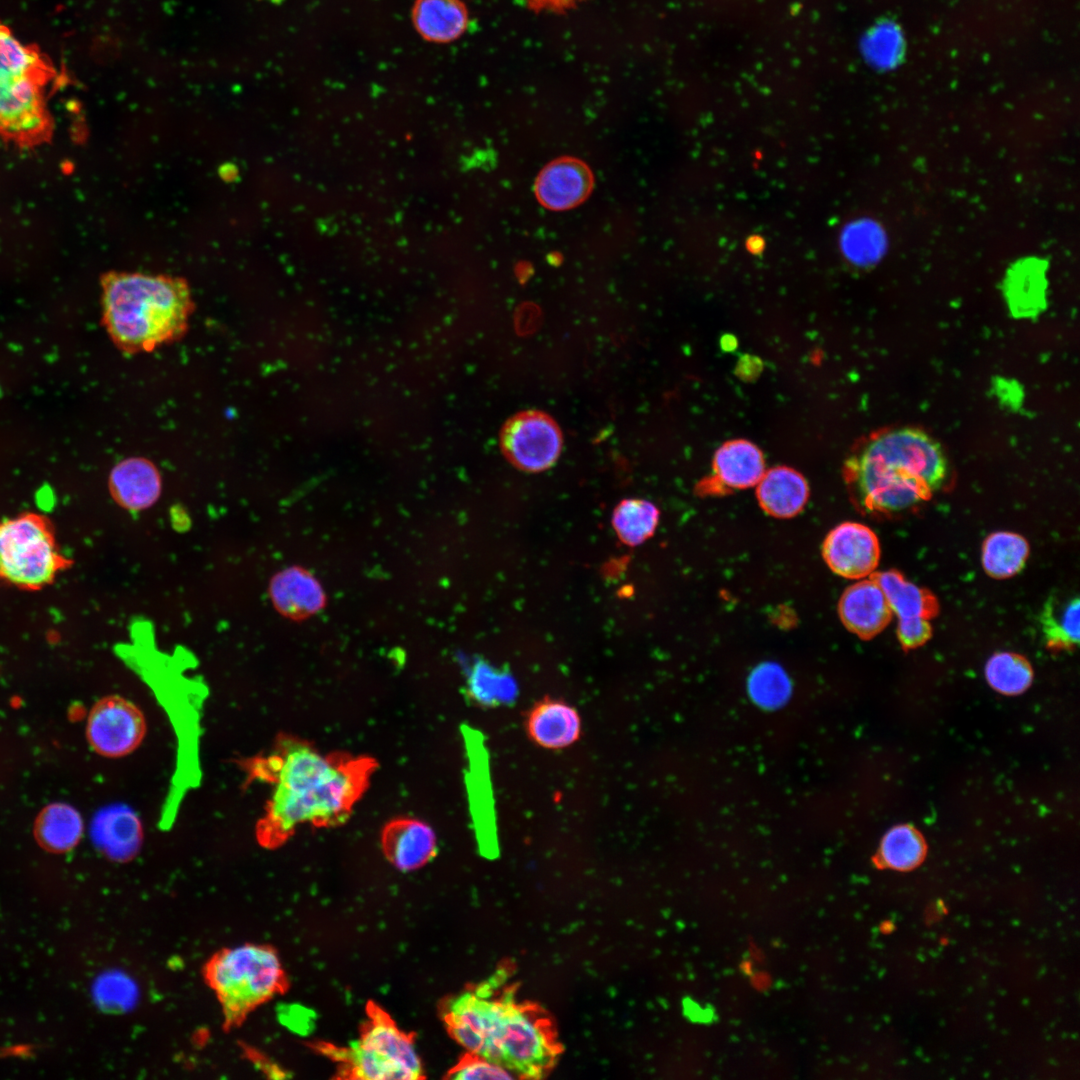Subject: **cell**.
<instances>
[{"label":"cell","mask_w":1080,"mask_h":1080,"mask_svg":"<svg viewBox=\"0 0 1080 1080\" xmlns=\"http://www.w3.org/2000/svg\"><path fill=\"white\" fill-rule=\"evenodd\" d=\"M247 782L271 786L256 823L258 843L273 849L304 825L343 823L365 791L376 764L363 757L324 754L304 740L280 736L272 750L242 760Z\"/></svg>","instance_id":"cell-1"},{"label":"cell","mask_w":1080,"mask_h":1080,"mask_svg":"<svg viewBox=\"0 0 1080 1080\" xmlns=\"http://www.w3.org/2000/svg\"><path fill=\"white\" fill-rule=\"evenodd\" d=\"M487 979L447 1001L442 1015L452 1038L469 1054L497 1063L516 1078H543L560 1054L549 1019L521 1003L512 987Z\"/></svg>","instance_id":"cell-2"},{"label":"cell","mask_w":1080,"mask_h":1080,"mask_svg":"<svg viewBox=\"0 0 1080 1080\" xmlns=\"http://www.w3.org/2000/svg\"><path fill=\"white\" fill-rule=\"evenodd\" d=\"M845 479L856 503L890 513L928 500L948 475L940 444L916 428H898L867 440L847 460Z\"/></svg>","instance_id":"cell-3"},{"label":"cell","mask_w":1080,"mask_h":1080,"mask_svg":"<svg viewBox=\"0 0 1080 1080\" xmlns=\"http://www.w3.org/2000/svg\"><path fill=\"white\" fill-rule=\"evenodd\" d=\"M101 284L104 325L120 348L152 349L183 332L191 309L183 280L111 272Z\"/></svg>","instance_id":"cell-4"},{"label":"cell","mask_w":1080,"mask_h":1080,"mask_svg":"<svg viewBox=\"0 0 1080 1080\" xmlns=\"http://www.w3.org/2000/svg\"><path fill=\"white\" fill-rule=\"evenodd\" d=\"M57 70L41 50L0 21V137L31 149L48 143L54 121L48 98Z\"/></svg>","instance_id":"cell-5"},{"label":"cell","mask_w":1080,"mask_h":1080,"mask_svg":"<svg viewBox=\"0 0 1080 1080\" xmlns=\"http://www.w3.org/2000/svg\"><path fill=\"white\" fill-rule=\"evenodd\" d=\"M204 974L222 1006L225 1024L232 1027L287 984L277 953L266 945L245 944L217 952Z\"/></svg>","instance_id":"cell-6"},{"label":"cell","mask_w":1080,"mask_h":1080,"mask_svg":"<svg viewBox=\"0 0 1080 1080\" xmlns=\"http://www.w3.org/2000/svg\"><path fill=\"white\" fill-rule=\"evenodd\" d=\"M368 1019L358 1039L345 1048L323 1047L342 1063L345 1078L365 1080H415L424 1070L411 1035L402 1031L376 1004L368 1006Z\"/></svg>","instance_id":"cell-7"},{"label":"cell","mask_w":1080,"mask_h":1080,"mask_svg":"<svg viewBox=\"0 0 1080 1080\" xmlns=\"http://www.w3.org/2000/svg\"><path fill=\"white\" fill-rule=\"evenodd\" d=\"M71 565L44 515L27 512L0 519V581L39 590Z\"/></svg>","instance_id":"cell-8"},{"label":"cell","mask_w":1080,"mask_h":1080,"mask_svg":"<svg viewBox=\"0 0 1080 1080\" xmlns=\"http://www.w3.org/2000/svg\"><path fill=\"white\" fill-rule=\"evenodd\" d=\"M500 444L505 457L515 467L539 472L551 467L558 459L562 434L549 415L528 410L506 421L500 433Z\"/></svg>","instance_id":"cell-9"},{"label":"cell","mask_w":1080,"mask_h":1080,"mask_svg":"<svg viewBox=\"0 0 1080 1080\" xmlns=\"http://www.w3.org/2000/svg\"><path fill=\"white\" fill-rule=\"evenodd\" d=\"M146 734L142 711L121 696H107L91 708L86 725L92 749L105 757H122L133 752Z\"/></svg>","instance_id":"cell-10"},{"label":"cell","mask_w":1080,"mask_h":1080,"mask_svg":"<svg viewBox=\"0 0 1080 1080\" xmlns=\"http://www.w3.org/2000/svg\"><path fill=\"white\" fill-rule=\"evenodd\" d=\"M873 579L898 617L897 637L901 645L914 649L926 643L932 635L929 620L936 614L935 598L895 570L878 573Z\"/></svg>","instance_id":"cell-11"},{"label":"cell","mask_w":1080,"mask_h":1080,"mask_svg":"<svg viewBox=\"0 0 1080 1080\" xmlns=\"http://www.w3.org/2000/svg\"><path fill=\"white\" fill-rule=\"evenodd\" d=\"M822 553L826 564L835 574L848 579H862L876 569L880 544L868 526L844 522L828 533Z\"/></svg>","instance_id":"cell-12"},{"label":"cell","mask_w":1080,"mask_h":1080,"mask_svg":"<svg viewBox=\"0 0 1080 1080\" xmlns=\"http://www.w3.org/2000/svg\"><path fill=\"white\" fill-rule=\"evenodd\" d=\"M592 187L593 175L586 163L574 157H561L538 174L535 194L545 208L563 211L580 205Z\"/></svg>","instance_id":"cell-13"},{"label":"cell","mask_w":1080,"mask_h":1080,"mask_svg":"<svg viewBox=\"0 0 1080 1080\" xmlns=\"http://www.w3.org/2000/svg\"><path fill=\"white\" fill-rule=\"evenodd\" d=\"M838 611L844 626L861 639L873 638L883 631L893 614L874 579L849 586L840 597Z\"/></svg>","instance_id":"cell-14"},{"label":"cell","mask_w":1080,"mask_h":1080,"mask_svg":"<svg viewBox=\"0 0 1080 1080\" xmlns=\"http://www.w3.org/2000/svg\"><path fill=\"white\" fill-rule=\"evenodd\" d=\"M382 846L390 863L402 872L427 864L436 854L437 839L432 828L414 818L396 819L382 833Z\"/></svg>","instance_id":"cell-15"},{"label":"cell","mask_w":1080,"mask_h":1080,"mask_svg":"<svg viewBox=\"0 0 1080 1080\" xmlns=\"http://www.w3.org/2000/svg\"><path fill=\"white\" fill-rule=\"evenodd\" d=\"M526 730L537 745L557 750L574 744L580 738L582 723L573 706L561 700L545 698L528 712Z\"/></svg>","instance_id":"cell-16"},{"label":"cell","mask_w":1080,"mask_h":1080,"mask_svg":"<svg viewBox=\"0 0 1080 1080\" xmlns=\"http://www.w3.org/2000/svg\"><path fill=\"white\" fill-rule=\"evenodd\" d=\"M91 833L98 849L118 861L134 857L143 839L139 818L123 805L101 810L92 822Z\"/></svg>","instance_id":"cell-17"},{"label":"cell","mask_w":1080,"mask_h":1080,"mask_svg":"<svg viewBox=\"0 0 1080 1080\" xmlns=\"http://www.w3.org/2000/svg\"><path fill=\"white\" fill-rule=\"evenodd\" d=\"M109 487L119 505L129 510H142L156 502L161 482L153 464L142 458H130L113 468Z\"/></svg>","instance_id":"cell-18"},{"label":"cell","mask_w":1080,"mask_h":1080,"mask_svg":"<svg viewBox=\"0 0 1080 1080\" xmlns=\"http://www.w3.org/2000/svg\"><path fill=\"white\" fill-rule=\"evenodd\" d=\"M756 495L766 513L777 518H790L806 505L809 488L798 471L779 466L764 472L757 484Z\"/></svg>","instance_id":"cell-19"},{"label":"cell","mask_w":1080,"mask_h":1080,"mask_svg":"<svg viewBox=\"0 0 1080 1080\" xmlns=\"http://www.w3.org/2000/svg\"><path fill=\"white\" fill-rule=\"evenodd\" d=\"M713 472V482L720 488H750L765 472L764 458L759 448L747 440L728 441L714 455Z\"/></svg>","instance_id":"cell-20"},{"label":"cell","mask_w":1080,"mask_h":1080,"mask_svg":"<svg viewBox=\"0 0 1080 1080\" xmlns=\"http://www.w3.org/2000/svg\"><path fill=\"white\" fill-rule=\"evenodd\" d=\"M417 32L435 43H449L467 29L469 16L460 0H417L412 10Z\"/></svg>","instance_id":"cell-21"},{"label":"cell","mask_w":1080,"mask_h":1080,"mask_svg":"<svg viewBox=\"0 0 1080 1080\" xmlns=\"http://www.w3.org/2000/svg\"><path fill=\"white\" fill-rule=\"evenodd\" d=\"M84 830L80 813L71 805L55 802L45 806L37 815L33 834L47 851L63 853L74 848Z\"/></svg>","instance_id":"cell-22"},{"label":"cell","mask_w":1080,"mask_h":1080,"mask_svg":"<svg viewBox=\"0 0 1080 1080\" xmlns=\"http://www.w3.org/2000/svg\"><path fill=\"white\" fill-rule=\"evenodd\" d=\"M1079 597L1051 596L1041 613L1040 626L1049 648L1071 650L1079 643Z\"/></svg>","instance_id":"cell-23"},{"label":"cell","mask_w":1080,"mask_h":1080,"mask_svg":"<svg viewBox=\"0 0 1080 1080\" xmlns=\"http://www.w3.org/2000/svg\"><path fill=\"white\" fill-rule=\"evenodd\" d=\"M1028 555L1029 545L1023 536L1013 532L998 531L985 539L981 560L989 576L1006 579L1023 569Z\"/></svg>","instance_id":"cell-24"},{"label":"cell","mask_w":1080,"mask_h":1080,"mask_svg":"<svg viewBox=\"0 0 1080 1080\" xmlns=\"http://www.w3.org/2000/svg\"><path fill=\"white\" fill-rule=\"evenodd\" d=\"M926 856L922 835L910 825L891 828L882 838L877 855L880 867L909 871L919 866Z\"/></svg>","instance_id":"cell-25"},{"label":"cell","mask_w":1080,"mask_h":1080,"mask_svg":"<svg viewBox=\"0 0 1080 1080\" xmlns=\"http://www.w3.org/2000/svg\"><path fill=\"white\" fill-rule=\"evenodd\" d=\"M746 690L750 700L764 710L784 706L792 695V681L786 670L776 662H762L749 673Z\"/></svg>","instance_id":"cell-26"},{"label":"cell","mask_w":1080,"mask_h":1080,"mask_svg":"<svg viewBox=\"0 0 1080 1080\" xmlns=\"http://www.w3.org/2000/svg\"><path fill=\"white\" fill-rule=\"evenodd\" d=\"M466 744L468 748V754L470 757V772L468 778L472 780L477 787L470 784V793H477V796L471 797L472 814L474 818V824L479 839L481 851L487 857L495 856V840L491 837L490 831V817L489 816V802L487 800V788L483 785L487 781L483 776L485 771L483 768L482 754L479 751V746L476 745L475 735L472 731L465 729L464 733Z\"/></svg>","instance_id":"cell-27"},{"label":"cell","mask_w":1080,"mask_h":1080,"mask_svg":"<svg viewBox=\"0 0 1080 1080\" xmlns=\"http://www.w3.org/2000/svg\"><path fill=\"white\" fill-rule=\"evenodd\" d=\"M659 510L643 499H625L614 509L612 525L619 539L636 546L650 538L658 525Z\"/></svg>","instance_id":"cell-28"},{"label":"cell","mask_w":1080,"mask_h":1080,"mask_svg":"<svg viewBox=\"0 0 1080 1080\" xmlns=\"http://www.w3.org/2000/svg\"><path fill=\"white\" fill-rule=\"evenodd\" d=\"M274 604L284 614L300 616L310 612L318 603V593L311 579L298 570H286L271 583Z\"/></svg>","instance_id":"cell-29"},{"label":"cell","mask_w":1080,"mask_h":1080,"mask_svg":"<svg viewBox=\"0 0 1080 1080\" xmlns=\"http://www.w3.org/2000/svg\"><path fill=\"white\" fill-rule=\"evenodd\" d=\"M985 677L999 693L1017 695L1031 685L1033 671L1025 657L1012 652H999L987 661Z\"/></svg>","instance_id":"cell-30"},{"label":"cell","mask_w":1080,"mask_h":1080,"mask_svg":"<svg viewBox=\"0 0 1080 1080\" xmlns=\"http://www.w3.org/2000/svg\"><path fill=\"white\" fill-rule=\"evenodd\" d=\"M516 686L505 672L496 671L493 668L480 664L477 665L469 679V692L471 697L484 705H497L510 701L514 696Z\"/></svg>","instance_id":"cell-31"},{"label":"cell","mask_w":1080,"mask_h":1080,"mask_svg":"<svg viewBox=\"0 0 1080 1080\" xmlns=\"http://www.w3.org/2000/svg\"><path fill=\"white\" fill-rule=\"evenodd\" d=\"M883 237L879 227L871 223H858L846 234L848 255L856 262L868 263L881 254Z\"/></svg>","instance_id":"cell-32"},{"label":"cell","mask_w":1080,"mask_h":1080,"mask_svg":"<svg viewBox=\"0 0 1080 1080\" xmlns=\"http://www.w3.org/2000/svg\"><path fill=\"white\" fill-rule=\"evenodd\" d=\"M447 1078L457 1080H498L514 1079L516 1076L497 1063L468 1053L449 1070Z\"/></svg>","instance_id":"cell-33"},{"label":"cell","mask_w":1080,"mask_h":1080,"mask_svg":"<svg viewBox=\"0 0 1080 1080\" xmlns=\"http://www.w3.org/2000/svg\"><path fill=\"white\" fill-rule=\"evenodd\" d=\"M581 0H527L530 7L537 11L562 12L574 7Z\"/></svg>","instance_id":"cell-34"}]
</instances>
